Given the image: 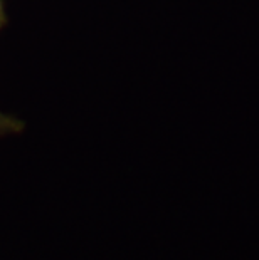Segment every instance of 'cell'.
I'll return each instance as SVG.
<instances>
[{
    "mask_svg": "<svg viewBox=\"0 0 259 260\" xmlns=\"http://www.w3.org/2000/svg\"><path fill=\"white\" fill-rule=\"evenodd\" d=\"M2 19H4V7H2V0H0V24H2Z\"/></svg>",
    "mask_w": 259,
    "mask_h": 260,
    "instance_id": "7a4b0ae2",
    "label": "cell"
},
{
    "mask_svg": "<svg viewBox=\"0 0 259 260\" xmlns=\"http://www.w3.org/2000/svg\"><path fill=\"white\" fill-rule=\"evenodd\" d=\"M22 128V124L17 123L14 118L10 116H5L0 113V136L5 135V133H14V131H19Z\"/></svg>",
    "mask_w": 259,
    "mask_h": 260,
    "instance_id": "6da1fadb",
    "label": "cell"
}]
</instances>
